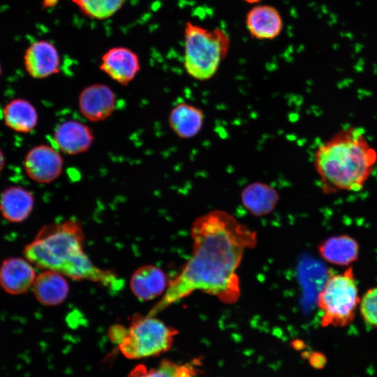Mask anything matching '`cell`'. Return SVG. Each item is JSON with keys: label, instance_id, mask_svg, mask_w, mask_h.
<instances>
[{"label": "cell", "instance_id": "1", "mask_svg": "<svg viewBox=\"0 0 377 377\" xmlns=\"http://www.w3.org/2000/svg\"><path fill=\"white\" fill-rule=\"evenodd\" d=\"M192 255L180 273L168 282L159 301L149 311L156 316L170 305L199 290L233 304L240 296L237 269L244 251L257 244L256 232L226 212L213 210L191 228Z\"/></svg>", "mask_w": 377, "mask_h": 377}, {"label": "cell", "instance_id": "2", "mask_svg": "<svg viewBox=\"0 0 377 377\" xmlns=\"http://www.w3.org/2000/svg\"><path fill=\"white\" fill-rule=\"evenodd\" d=\"M84 242L80 223L66 220L43 226L24 246L23 254L34 266L43 270L119 290L123 286L122 279L114 272L95 265L84 251Z\"/></svg>", "mask_w": 377, "mask_h": 377}, {"label": "cell", "instance_id": "3", "mask_svg": "<svg viewBox=\"0 0 377 377\" xmlns=\"http://www.w3.org/2000/svg\"><path fill=\"white\" fill-rule=\"evenodd\" d=\"M313 163L326 194L359 191L377 165V151L360 128L339 130L317 147Z\"/></svg>", "mask_w": 377, "mask_h": 377}, {"label": "cell", "instance_id": "4", "mask_svg": "<svg viewBox=\"0 0 377 377\" xmlns=\"http://www.w3.org/2000/svg\"><path fill=\"white\" fill-rule=\"evenodd\" d=\"M184 36L183 64L186 73L198 81L212 78L229 52L228 34L222 29H208L187 21Z\"/></svg>", "mask_w": 377, "mask_h": 377}, {"label": "cell", "instance_id": "5", "mask_svg": "<svg viewBox=\"0 0 377 377\" xmlns=\"http://www.w3.org/2000/svg\"><path fill=\"white\" fill-rule=\"evenodd\" d=\"M361 299L352 266L330 273L317 297L323 327H345L354 320Z\"/></svg>", "mask_w": 377, "mask_h": 377}, {"label": "cell", "instance_id": "6", "mask_svg": "<svg viewBox=\"0 0 377 377\" xmlns=\"http://www.w3.org/2000/svg\"><path fill=\"white\" fill-rule=\"evenodd\" d=\"M177 330L154 316L136 314L118 344L124 357L131 360L158 356L168 351Z\"/></svg>", "mask_w": 377, "mask_h": 377}, {"label": "cell", "instance_id": "7", "mask_svg": "<svg viewBox=\"0 0 377 377\" xmlns=\"http://www.w3.org/2000/svg\"><path fill=\"white\" fill-rule=\"evenodd\" d=\"M24 168L27 176L40 184H49L62 173L64 159L55 148L47 145H39L31 148L24 160Z\"/></svg>", "mask_w": 377, "mask_h": 377}, {"label": "cell", "instance_id": "8", "mask_svg": "<svg viewBox=\"0 0 377 377\" xmlns=\"http://www.w3.org/2000/svg\"><path fill=\"white\" fill-rule=\"evenodd\" d=\"M138 55L124 46L109 48L102 55L99 68L112 80L124 86L132 82L140 71Z\"/></svg>", "mask_w": 377, "mask_h": 377}, {"label": "cell", "instance_id": "9", "mask_svg": "<svg viewBox=\"0 0 377 377\" xmlns=\"http://www.w3.org/2000/svg\"><path fill=\"white\" fill-rule=\"evenodd\" d=\"M116 95L107 84L95 83L85 87L78 96L81 114L92 122L102 121L114 111Z\"/></svg>", "mask_w": 377, "mask_h": 377}, {"label": "cell", "instance_id": "10", "mask_svg": "<svg viewBox=\"0 0 377 377\" xmlns=\"http://www.w3.org/2000/svg\"><path fill=\"white\" fill-rule=\"evenodd\" d=\"M24 64L29 76L43 79L59 72L60 55L53 43L40 40L28 47L24 56Z\"/></svg>", "mask_w": 377, "mask_h": 377}, {"label": "cell", "instance_id": "11", "mask_svg": "<svg viewBox=\"0 0 377 377\" xmlns=\"http://www.w3.org/2000/svg\"><path fill=\"white\" fill-rule=\"evenodd\" d=\"M36 277L34 265L27 258L8 257L0 266V286L8 294L26 293L32 288Z\"/></svg>", "mask_w": 377, "mask_h": 377}, {"label": "cell", "instance_id": "12", "mask_svg": "<svg viewBox=\"0 0 377 377\" xmlns=\"http://www.w3.org/2000/svg\"><path fill=\"white\" fill-rule=\"evenodd\" d=\"M53 140L61 152L77 155L90 149L94 141V135L88 125L77 120L68 119L55 128Z\"/></svg>", "mask_w": 377, "mask_h": 377}, {"label": "cell", "instance_id": "13", "mask_svg": "<svg viewBox=\"0 0 377 377\" xmlns=\"http://www.w3.org/2000/svg\"><path fill=\"white\" fill-rule=\"evenodd\" d=\"M245 24L251 36L257 40H273L283 27L280 13L270 5L252 7L246 13Z\"/></svg>", "mask_w": 377, "mask_h": 377}, {"label": "cell", "instance_id": "14", "mask_svg": "<svg viewBox=\"0 0 377 377\" xmlns=\"http://www.w3.org/2000/svg\"><path fill=\"white\" fill-rule=\"evenodd\" d=\"M168 283L164 272L153 265L138 268L133 274L130 287L139 300L149 301L164 294Z\"/></svg>", "mask_w": 377, "mask_h": 377}, {"label": "cell", "instance_id": "15", "mask_svg": "<svg viewBox=\"0 0 377 377\" xmlns=\"http://www.w3.org/2000/svg\"><path fill=\"white\" fill-rule=\"evenodd\" d=\"M34 202V196L30 191L22 186H11L0 195V213L10 223H22L31 214Z\"/></svg>", "mask_w": 377, "mask_h": 377}, {"label": "cell", "instance_id": "16", "mask_svg": "<svg viewBox=\"0 0 377 377\" xmlns=\"http://www.w3.org/2000/svg\"><path fill=\"white\" fill-rule=\"evenodd\" d=\"M204 121L203 110L186 102L177 104L168 116L170 128L182 139H191L196 136L202 128Z\"/></svg>", "mask_w": 377, "mask_h": 377}, {"label": "cell", "instance_id": "17", "mask_svg": "<svg viewBox=\"0 0 377 377\" xmlns=\"http://www.w3.org/2000/svg\"><path fill=\"white\" fill-rule=\"evenodd\" d=\"M32 288L38 302L47 306L63 303L69 293L65 276L52 270H44L36 275Z\"/></svg>", "mask_w": 377, "mask_h": 377}, {"label": "cell", "instance_id": "18", "mask_svg": "<svg viewBox=\"0 0 377 377\" xmlns=\"http://www.w3.org/2000/svg\"><path fill=\"white\" fill-rule=\"evenodd\" d=\"M278 191L269 184L255 182L246 186L241 192L243 206L253 215L262 216L272 212L279 201Z\"/></svg>", "mask_w": 377, "mask_h": 377}, {"label": "cell", "instance_id": "19", "mask_svg": "<svg viewBox=\"0 0 377 377\" xmlns=\"http://www.w3.org/2000/svg\"><path fill=\"white\" fill-rule=\"evenodd\" d=\"M359 244L347 235L330 237L318 246L320 256L327 263L335 265L348 266L358 259Z\"/></svg>", "mask_w": 377, "mask_h": 377}, {"label": "cell", "instance_id": "20", "mask_svg": "<svg viewBox=\"0 0 377 377\" xmlns=\"http://www.w3.org/2000/svg\"><path fill=\"white\" fill-rule=\"evenodd\" d=\"M6 126L10 129L27 133L37 126L38 115L34 105L23 98H15L6 104L3 110Z\"/></svg>", "mask_w": 377, "mask_h": 377}, {"label": "cell", "instance_id": "21", "mask_svg": "<svg viewBox=\"0 0 377 377\" xmlns=\"http://www.w3.org/2000/svg\"><path fill=\"white\" fill-rule=\"evenodd\" d=\"M80 11L91 19L105 20L116 14L126 0H71Z\"/></svg>", "mask_w": 377, "mask_h": 377}, {"label": "cell", "instance_id": "22", "mask_svg": "<svg viewBox=\"0 0 377 377\" xmlns=\"http://www.w3.org/2000/svg\"><path fill=\"white\" fill-rule=\"evenodd\" d=\"M179 366L168 360H163L156 368L148 369L144 364H138L131 371L128 377H176Z\"/></svg>", "mask_w": 377, "mask_h": 377}, {"label": "cell", "instance_id": "23", "mask_svg": "<svg viewBox=\"0 0 377 377\" xmlns=\"http://www.w3.org/2000/svg\"><path fill=\"white\" fill-rule=\"evenodd\" d=\"M360 310L365 322L377 328V287L369 289L364 294Z\"/></svg>", "mask_w": 377, "mask_h": 377}, {"label": "cell", "instance_id": "24", "mask_svg": "<svg viewBox=\"0 0 377 377\" xmlns=\"http://www.w3.org/2000/svg\"><path fill=\"white\" fill-rule=\"evenodd\" d=\"M308 360L311 366L317 369H323L327 363L326 357L320 352L310 353Z\"/></svg>", "mask_w": 377, "mask_h": 377}, {"label": "cell", "instance_id": "25", "mask_svg": "<svg viewBox=\"0 0 377 377\" xmlns=\"http://www.w3.org/2000/svg\"><path fill=\"white\" fill-rule=\"evenodd\" d=\"M291 345L297 350H301L305 347L304 343L301 340H295L291 343Z\"/></svg>", "mask_w": 377, "mask_h": 377}, {"label": "cell", "instance_id": "26", "mask_svg": "<svg viewBox=\"0 0 377 377\" xmlns=\"http://www.w3.org/2000/svg\"><path fill=\"white\" fill-rule=\"evenodd\" d=\"M5 163H6L5 156L2 150L0 148V173L4 168Z\"/></svg>", "mask_w": 377, "mask_h": 377}, {"label": "cell", "instance_id": "27", "mask_svg": "<svg viewBox=\"0 0 377 377\" xmlns=\"http://www.w3.org/2000/svg\"><path fill=\"white\" fill-rule=\"evenodd\" d=\"M58 0H44V6H52L57 3Z\"/></svg>", "mask_w": 377, "mask_h": 377}, {"label": "cell", "instance_id": "28", "mask_svg": "<svg viewBox=\"0 0 377 377\" xmlns=\"http://www.w3.org/2000/svg\"><path fill=\"white\" fill-rule=\"evenodd\" d=\"M244 1L250 4H255L260 1V0H244Z\"/></svg>", "mask_w": 377, "mask_h": 377}, {"label": "cell", "instance_id": "29", "mask_svg": "<svg viewBox=\"0 0 377 377\" xmlns=\"http://www.w3.org/2000/svg\"><path fill=\"white\" fill-rule=\"evenodd\" d=\"M1 65H0V75H1Z\"/></svg>", "mask_w": 377, "mask_h": 377}]
</instances>
